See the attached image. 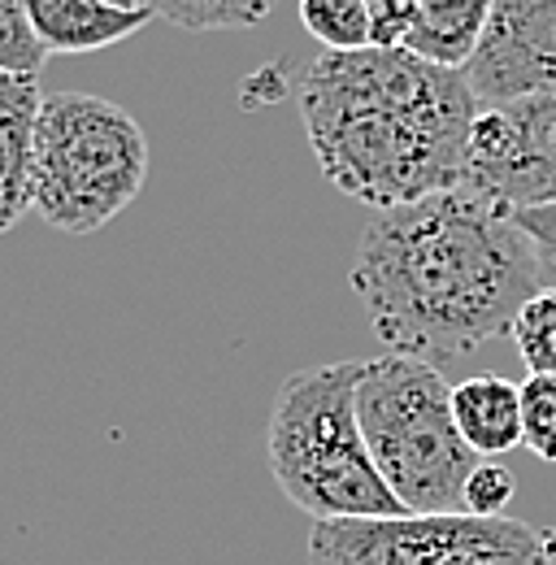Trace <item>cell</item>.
<instances>
[{"mask_svg":"<svg viewBox=\"0 0 556 565\" xmlns=\"http://www.w3.org/2000/svg\"><path fill=\"white\" fill-rule=\"evenodd\" d=\"M0 83H4V74H0Z\"/></svg>","mask_w":556,"mask_h":565,"instance_id":"23","label":"cell"},{"mask_svg":"<svg viewBox=\"0 0 556 565\" xmlns=\"http://www.w3.org/2000/svg\"><path fill=\"white\" fill-rule=\"evenodd\" d=\"M26 9L49 57L114 49L152 22L148 4H114V0H26Z\"/></svg>","mask_w":556,"mask_h":565,"instance_id":"10","label":"cell"},{"mask_svg":"<svg viewBox=\"0 0 556 565\" xmlns=\"http://www.w3.org/2000/svg\"><path fill=\"white\" fill-rule=\"evenodd\" d=\"M348 282L392 353L443 365L513 335L544 270L513 210L457 188L378 213Z\"/></svg>","mask_w":556,"mask_h":565,"instance_id":"1","label":"cell"},{"mask_svg":"<svg viewBox=\"0 0 556 565\" xmlns=\"http://www.w3.org/2000/svg\"><path fill=\"white\" fill-rule=\"evenodd\" d=\"M466 188L504 210L556 205V92L479 114Z\"/></svg>","mask_w":556,"mask_h":565,"instance_id":"7","label":"cell"},{"mask_svg":"<svg viewBox=\"0 0 556 565\" xmlns=\"http://www.w3.org/2000/svg\"><path fill=\"white\" fill-rule=\"evenodd\" d=\"M309 565H556V526L470 513L313 522Z\"/></svg>","mask_w":556,"mask_h":565,"instance_id":"6","label":"cell"},{"mask_svg":"<svg viewBox=\"0 0 556 565\" xmlns=\"http://www.w3.org/2000/svg\"><path fill=\"white\" fill-rule=\"evenodd\" d=\"M44 109L40 74H4L0 83V235L35 210V122Z\"/></svg>","mask_w":556,"mask_h":565,"instance_id":"9","label":"cell"},{"mask_svg":"<svg viewBox=\"0 0 556 565\" xmlns=\"http://www.w3.org/2000/svg\"><path fill=\"white\" fill-rule=\"evenodd\" d=\"M452 414L466 444L491 461L522 448V387L500 374H474L452 387Z\"/></svg>","mask_w":556,"mask_h":565,"instance_id":"12","label":"cell"},{"mask_svg":"<svg viewBox=\"0 0 556 565\" xmlns=\"http://www.w3.org/2000/svg\"><path fill=\"white\" fill-rule=\"evenodd\" d=\"M300 22L327 53H356L374 44L365 0H300Z\"/></svg>","mask_w":556,"mask_h":565,"instance_id":"14","label":"cell"},{"mask_svg":"<svg viewBox=\"0 0 556 565\" xmlns=\"http://www.w3.org/2000/svg\"><path fill=\"white\" fill-rule=\"evenodd\" d=\"M522 448L556 461V374H526L522 383Z\"/></svg>","mask_w":556,"mask_h":565,"instance_id":"16","label":"cell"},{"mask_svg":"<svg viewBox=\"0 0 556 565\" xmlns=\"http://www.w3.org/2000/svg\"><path fill=\"white\" fill-rule=\"evenodd\" d=\"M114 4H131V0H114Z\"/></svg>","mask_w":556,"mask_h":565,"instance_id":"21","label":"cell"},{"mask_svg":"<svg viewBox=\"0 0 556 565\" xmlns=\"http://www.w3.org/2000/svg\"><path fill=\"white\" fill-rule=\"evenodd\" d=\"M44 57L26 0H0V74H40Z\"/></svg>","mask_w":556,"mask_h":565,"instance_id":"17","label":"cell"},{"mask_svg":"<svg viewBox=\"0 0 556 565\" xmlns=\"http://www.w3.org/2000/svg\"><path fill=\"white\" fill-rule=\"evenodd\" d=\"M466 78L483 109L556 92V0H495Z\"/></svg>","mask_w":556,"mask_h":565,"instance_id":"8","label":"cell"},{"mask_svg":"<svg viewBox=\"0 0 556 565\" xmlns=\"http://www.w3.org/2000/svg\"><path fill=\"white\" fill-rule=\"evenodd\" d=\"M495 0H421L400 49L443 71H466L483 49Z\"/></svg>","mask_w":556,"mask_h":565,"instance_id":"11","label":"cell"},{"mask_svg":"<svg viewBox=\"0 0 556 565\" xmlns=\"http://www.w3.org/2000/svg\"><path fill=\"white\" fill-rule=\"evenodd\" d=\"M479 114L466 71L409 49L318 53L300 74V118L322 174L378 213L466 188Z\"/></svg>","mask_w":556,"mask_h":565,"instance_id":"2","label":"cell"},{"mask_svg":"<svg viewBox=\"0 0 556 565\" xmlns=\"http://www.w3.org/2000/svg\"><path fill=\"white\" fill-rule=\"evenodd\" d=\"M374 22V49H400L421 0H365Z\"/></svg>","mask_w":556,"mask_h":565,"instance_id":"19","label":"cell"},{"mask_svg":"<svg viewBox=\"0 0 556 565\" xmlns=\"http://www.w3.org/2000/svg\"><path fill=\"white\" fill-rule=\"evenodd\" d=\"M148 140L114 100L92 92L44 96L35 122V213L66 235H92L139 196Z\"/></svg>","mask_w":556,"mask_h":565,"instance_id":"5","label":"cell"},{"mask_svg":"<svg viewBox=\"0 0 556 565\" xmlns=\"http://www.w3.org/2000/svg\"><path fill=\"white\" fill-rule=\"evenodd\" d=\"M356 418L383 483L409 513H461L479 452L466 444L443 370L417 356H374L356 383Z\"/></svg>","mask_w":556,"mask_h":565,"instance_id":"4","label":"cell"},{"mask_svg":"<svg viewBox=\"0 0 556 565\" xmlns=\"http://www.w3.org/2000/svg\"><path fill=\"white\" fill-rule=\"evenodd\" d=\"M131 4H143V0H131Z\"/></svg>","mask_w":556,"mask_h":565,"instance_id":"22","label":"cell"},{"mask_svg":"<svg viewBox=\"0 0 556 565\" xmlns=\"http://www.w3.org/2000/svg\"><path fill=\"white\" fill-rule=\"evenodd\" d=\"M513 222L535 239L539 248V270L544 287H556V205H535V210H513Z\"/></svg>","mask_w":556,"mask_h":565,"instance_id":"20","label":"cell"},{"mask_svg":"<svg viewBox=\"0 0 556 565\" xmlns=\"http://www.w3.org/2000/svg\"><path fill=\"white\" fill-rule=\"evenodd\" d=\"M513 344L531 374H556V287H544L513 322Z\"/></svg>","mask_w":556,"mask_h":565,"instance_id":"15","label":"cell"},{"mask_svg":"<svg viewBox=\"0 0 556 565\" xmlns=\"http://www.w3.org/2000/svg\"><path fill=\"white\" fill-rule=\"evenodd\" d=\"M365 361L309 365L278 383L266 430L275 488L313 522L405 518L409 509L383 483L356 418V383Z\"/></svg>","mask_w":556,"mask_h":565,"instance_id":"3","label":"cell"},{"mask_svg":"<svg viewBox=\"0 0 556 565\" xmlns=\"http://www.w3.org/2000/svg\"><path fill=\"white\" fill-rule=\"evenodd\" d=\"M513 492H517L513 470H504L500 461H479V470L466 483L461 513H470V518H504V504L513 500Z\"/></svg>","mask_w":556,"mask_h":565,"instance_id":"18","label":"cell"},{"mask_svg":"<svg viewBox=\"0 0 556 565\" xmlns=\"http://www.w3.org/2000/svg\"><path fill=\"white\" fill-rule=\"evenodd\" d=\"M152 18L183 31H244L270 18L278 0H143Z\"/></svg>","mask_w":556,"mask_h":565,"instance_id":"13","label":"cell"}]
</instances>
